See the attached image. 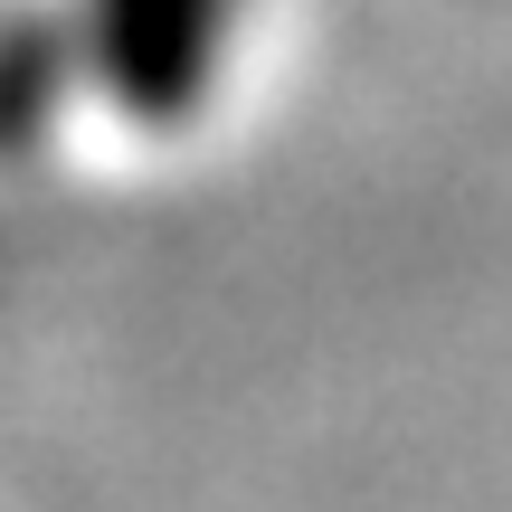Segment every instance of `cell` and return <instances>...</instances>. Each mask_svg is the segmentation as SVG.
I'll return each instance as SVG.
<instances>
[{
	"label": "cell",
	"mask_w": 512,
	"mask_h": 512,
	"mask_svg": "<svg viewBox=\"0 0 512 512\" xmlns=\"http://www.w3.org/2000/svg\"><path fill=\"white\" fill-rule=\"evenodd\" d=\"M238 0H76V67L133 124H190L228 57Z\"/></svg>",
	"instance_id": "1"
},
{
	"label": "cell",
	"mask_w": 512,
	"mask_h": 512,
	"mask_svg": "<svg viewBox=\"0 0 512 512\" xmlns=\"http://www.w3.org/2000/svg\"><path fill=\"white\" fill-rule=\"evenodd\" d=\"M67 38L48 29V19H19V29H0V152H29L38 133H48V114L67 105Z\"/></svg>",
	"instance_id": "2"
}]
</instances>
